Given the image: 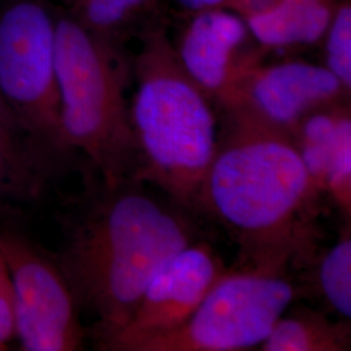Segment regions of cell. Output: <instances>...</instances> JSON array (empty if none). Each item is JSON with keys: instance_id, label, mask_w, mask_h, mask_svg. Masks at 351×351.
Masks as SVG:
<instances>
[{"instance_id": "obj_15", "label": "cell", "mask_w": 351, "mask_h": 351, "mask_svg": "<svg viewBox=\"0 0 351 351\" xmlns=\"http://www.w3.org/2000/svg\"><path fill=\"white\" fill-rule=\"evenodd\" d=\"M319 287L326 303L341 319L351 317L350 226L343 230L336 245L322 256L317 271Z\"/></svg>"}, {"instance_id": "obj_3", "label": "cell", "mask_w": 351, "mask_h": 351, "mask_svg": "<svg viewBox=\"0 0 351 351\" xmlns=\"http://www.w3.org/2000/svg\"><path fill=\"white\" fill-rule=\"evenodd\" d=\"M136 77L129 108L137 180L190 213L197 211L202 180L217 145L211 98L184 69L162 30L142 38Z\"/></svg>"}, {"instance_id": "obj_10", "label": "cell", "mask_w": 351, "mask_h": 351, "mask_svg": "<svg viewBox=\"0 0 351 351\" xmlns=\"http://www.w3.org/2000/svg\"><path fill=\"white\" fill-rule=\"evenodd\" d=\"M247 33V24L239 14L213 8L195 13L175 47L184 69L211 99L219 101L245 59L239 53Z\"/></svg>"}, {"instance_id": "obj_5", "label": "cell", "mask_w": 351, "mask_h": 351, "mask_svg": "<svg viewBox=\"0 0 351 351\" xmlns=\"http://www.w3.org/2000/svg\"><path fill=\"white\" fill-rule=\"evenodd\" d=\"M55 23L37 1L13 3L0 16V97L16 119L64 167L73 151L64 141L55 66Z\"/></svg>"}, {"instance_id": "obj_17", "label": "cell", "mask_w": 351, "mask_h": 351, "mask_svg": "<svg viewBox=\"0 0 351 351\" xmlns=\"http://www.w3.org/2000/svg\"><path fill=\"white\" fill-rule=\"evenodd\" d=\"M326 66L351 88V7L345 1L333 11L326 34Z\"/></svg>"}, {"instance_id": "obj_22", "label": "cell", "mask_w": 351, "mask_h": 351, "mask_svg": "<svg viewBox=\"0 0 351 351\" xmlns=\"http://www.w3.org/2000/svg\"><path fill=\"white\" fill-rule=\"evenodd\" d=\"M4 349H5V343L0 342V350H4Z\"/></svg>"}, {"instance_id": "obj_12", "label": "cell", "mask_w": 351, "mask_h": 351, "mask_svg": "<svg viewBox=\"0 0 351 351\" xmlns=\"http://www.w3.org/2000/svg\"><path fill=\"white\" fill-rule=\"evenodd\" d=\"M333 16L326 0L278 1L265 12L249 17V32L271 49L313 45L324 37Z\"/></svg>"}, {"instance_id": "obj_8", "label": "cell", "mask_w": 351, "mask_h": 351, "mask_svg": "<svg viewBox=\"0 0 351 351\" xmlns=\"http://www.w3.org/2000/svg\"><path fill=\"white\" fill-rule=\"evenodd\" d=\"M349 91L323 65L306 62L261 65L246 56L217 103L226 119L291 136L307 114L342 101Z\"/></svg>"}, {"instance_id": "obj_2", "label": "cell", "mask_w": 351, "mask_h": 351, "mask_svg": "<svg viewBox=\"0 0 351 351\" xmlns=\"http://www.w3.org/2000/svg\"><path fill=\"white\" fill-rule=\"evenodd\" d=\"M320 195L290 136L226 119L197 211L236 242V267L285 274L314 251Z\"/></svg>"}, {"instance_id": "obj_16", "label": "cell", "mask_w": 351, "mask_h": 351, "mask_svg": "<svg viewBox=\"0 0 351 351\" xmlns=\"http://www.w3.org/2000/svg\"><path fill=\"white\" fill-rule=\"evenodd\" d=\"M75 21L90 33L112 42L114 33L137 16L149 0H66Z\"/></svg>"}, {"instance_id": "obj_21", "label": "cell", "mask_w": 351, "mask_h": 351, "mask_svg": "<svg viewBox=\"0 0 351 351\" xmlns=\"http://www.w3.org/2000/svg\"><path fill=\"white\" fill-rule=\"evenodd\" d=\"M177 4L189 12L198 13L213 8H219L226 0H176Z\"/></svg>"}, {"instance_id": "obj_1", "label": "cell", "mask_w": 351, "mask_h": 351, "mask_svg": "<svg viewBox=\"0 0 351 351\" xmlns=\"http://www.w3.org/2000/svg\"><path fill=\"white\" fill-rule=\"evenodd\" d=\"M134 178L99 177L65 224L55 258L82 310L95 317L98 349L128 324L151 278L176 252L201 239L190 211Z\"/></svg>"}, {"instance_id": "obj_7", "label": "cell", "mask_w": 351, "mask_h": 351, "mask_svg": "<svg viewBox=\"0 0 351 351\" xmlns=\"http://www.w3.org/2000/svg\"><path fill=\"white\" fill-rule=\"evenodd\" d=\"M0 250L12 276L14 330L23 349L81 350V308L55 254L12 229H0Z\"/></svg>"}, {"instance_id": "obj_4", "label": "cell", "mask_w": 351, "mask_h": 351, "mask_svg": "<svg viewBox=\"0 0 351 351\" xmlns=\"http://www.w3.org/2000/svg\"><path fill=\"white\" fill-rule=\"evenodd\" d=\"M55 66L66 146L84 152L107 184L137 180L128 72L113 43L64 17L55 23Z\"/></svg>"}, {"instance_id": "obj_14", "label": "cell", "mask_w": 351, "mask_h": 351, "mask_svg": "<svg viewBox=\"0 0 351 351\" xmlns=\"http://www.w3.org/2000/svg\"><path fill=\"white\" fill-rule=\"evenodd\" d=\"M350 125V108L339 101L307 114L290 136L320 194H324V180L333 149L342 130Z\"/></svg>"}, {"instance_id": "obj_11", "label": "cell", "mask_w": 351, "mask_h": 351, "mask_svg": "<svg viewBox=\"0 0 351 351\" xmlns=\"http://www.w3.org/2000/svg\"><path fill=\"white\" fill-rule=\"evenodd\" d=\"M64 168L0 97V210L23 208L40 201Z\"/></svg>"}, {"instance_id": "obj_19", "label": "cell", "mask_w": 351, "mask_h": 351, "mask_svg": "<svg viewBox=\"0 0 351 351\" xmlns=\"http://www.w3.org/2000/svg\"><path fill=\"white\" fill-rule=\"evenodd\" d=\"M16 336L14 330V298L12 276L7 261L0 250V342Z\"/></svg>"}, {"instance_id": "obj_9", "label": "cell", "mask_w": 351, "mask_h": 351, "mask_svg": "<svg viewBox=\"0 0 351 351\" xmlns=\"http://www.w3.org/2000/svg\"><path fill=\"white\" fill-rule=\"evenodd\" d=\"M228 268L199 239L176 252L151 278L132 319L103 350L139 351L184 326Z\"/></svg>"}, {"instance_id": "obj_6", "label": "cell", "mask_w": 351, "mask_h": 351, "mask_svg": "<svg viewBox=\"0 0 351 351\" xmlns=\"http://www.w3.org/2000/svg\"><path fill=\"white\" fill-rule=\"evenodd\" d=\"M298 290L285 274L234 267L182 326L139 351H237L261 346Z\"/></svg>"}, {"instance_id": "obj_20", "label": "cell", "mask_w": 351, "mask_h": 351, "mask_svg": "<svg viewBox=\"0 0 351 351\" xmlns=\"http://www.w3.org/2000/svg\"><path fill=\"white\" fill-rule=\"evenodd\" d=\"M280 0H226L221 7L230 12L239 14L243 20L261 14L272 7H275Z\"/></svg>"}, {"instance_id": "obj_23", "label": "cell", "mask_w": 351, "mask_h": 351, "mask_svg": "<svg viewBox=\"0 0 351 351\" xmlns=\"http://www.w3.org/2000/svg\"><path fill=\"white\" fill-rule=\"evenodd\" d=\"M280 1H307V0H280Z\"/></svg>"}, {"instance_id": "obj_13", "label": "cell", "mask_w": 351, "mask_h": 351, "mask_svg": "<svg viewBox=\"0 0 351 351\" xmlns=\"http://www.w3.org/2000/svg\"><path fill=\"white\" fill-rule=\"evenodd\" d=\"M350 320L332 322L307 307L287 310L261 345L264 351H349Z\"/></svg>"}, {"instance_id": "obj_18", "label": "cell", "mask_w": 351, "mask_h": 351, "mask_svg": "<svg viewBox=\"0 0 351 351\" xmlns=\"http://www.w3.org/2000/svg\"><path fill=\"white\" fill-rule=\"evenodd\" d=\"M324 193L336 203L342 216L351 213V125L345 128L333 149L326 169Z\"/></svg>"}]
</instances>
